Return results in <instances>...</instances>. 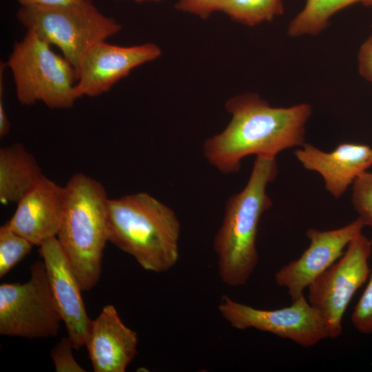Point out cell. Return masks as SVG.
Instances as JSON below:
<instances>
[{
    "mask_svg": "<svg viewBox=\"0 0 372 372\" xmlns=\"http://www.w3.org/2000/svg\"><path fill=\"white\" fill-rule=\"evenodd\" d=\"M6 65L12 73L17 97L23 105L41 101L52 109H68L79 99L76 69L31 30L14 43Z\"/></svg>",
    "mask_w": 372,
    "mask_h": 372,
    "instance_id": "obj_5",
    "label": "cell"
},
{
    "mask_svg": "<svg viewBox=\"0 0 372 372\" xmlns=\"http://www.w3.org/2000/svg\"><path fill=\"white\" fill-rule=\"evenodd\" d=\"M227 0H178L175 8L180 11L207 19L215 11H221Z\"/></svg>",
    "mask_w": 372,
    "mask_h": 372,
    "instance_id": "obj_23",
    "label": "cell"
},
{
    "mask_svg": "<svg viewBox=\"0 0 372 372\" xmlns=\"http://www.w3.org/2000/svg\"><path fill=\"white\" fill-rule=\"evenodd\" d=\"M39 254L45 265L50 287L73 347L85 346L92 320L82 298V288L56 237L43 242Z\"/></svg>",
    "mask_w": 372,
    "mask_h": 372,
    "instance_id": "obj_12",
    "label": "cell"
},
{
    "mask_svg": "<svg viewBox=\"0 0 372 372\" xmlns=\"http://www.w3.org/2000/svg\"><path fill=\"white\" fill-rule=\"evenodd\" d=\"M2 81V78H0V136L4 137L9 133L11 125L5 110L3 101H2V92L3 91L2 90L3 87Z\"/></svg>",
    "mask_w": 372,
    "mask_h": 372,
    "instance_id": "obj_26",
    "label": "cell"
},
{
    "mask_svg": "<svg viewBox=\"0 0 372 372\" xmlns=\"http://www.w3.org/2000/svg\"><path fill=\"white\" fill-rule=\"evenodd\" d=\"M358 68L360 76L372 83V34L363 42L359 49Z\"/></svg>",
    "mask_w": 372,
    "mask_h": 372,
    "instance_id": "obj_24",
    "label": "cell"
},
{
    "mask_svg": "<svg viewBox=\"0 0 372 372\" xmlns=\"http://www.w3.org/2000/svg\"><path fill=\"white\" fill-rule=\"evenodd\" d=\"M221 11L247 26L271 21L283 14L282 0H227Z\"/></svg>",
    "mask_w": 372,
    "mask_h": 372,
    "instance_id": "obj_18",
    "label": "cell"
},
{
    "mask_svg": "<svg viewBox=\"0 0 372 372\" xmlns=\"http://www.w3.org/2000/svg\"><path fill=\"white\" fill-rule=\"evenodd\" d=\"M277 174L275 157L257 156L244 188L226 202L223 221L214 239V249L220 278L229 287L245 285L257 267L259 222L272 206L267 187Z\"/></svg>",
    "mask_w": 372,
    "mask_h": 372,
    "instance_id": "obj_2",
    "label": "cell"
},
{
    "mask_svg": "<svg viewBox=\"0 0 372 372\" xmlns=\"http://www.w3.org/2000/svg\"><path fill=\"white\" fill-rule=\"evenodd\" d=\"M355 3L372 7V0H306L302 10L289 23L288 34L317 35L326 28L333 15Z\"/></svg>",
    "mask_w": 372,
    "mask_h": 372,
    "instance_id": "obj_17",
    "label": "cell"
},
{
    "mask_svg": "<svg viewBox=\"0 0 372 372\" xmlns=\"http://www.w3.org/2000/svg\"><path fill=\"white\" fill-rule=\"evenodd\" d=\"M138 3H143V2H147V1H157L160 0H135Z\"/></svg>",
    "mask_w": 372,
    "mask_h": 372,
    "instance_id": "obj_27",
    "label": "cell"
},
{
    "mask_svg": "<svg viewBox=\"0 0 372 372\" xmlns=\"http://www.w3.org/2000/svg\"><path fill=\"white\" fill-rule=\"evenodd\" d=\"M286 307L276 309H258L237 302L224 295L218 310L234 329H254L288 339L310 348L329 338V332L322 317L302 294Z\"/></svg>",
    "mask_w": 372,
    "mask_h": 372,
    "instance_id": "obj_9",
    "label": "cell"
},
{
    "mask_svg": "<svg viewBox=\"0 0 372 372\" xmlns=\"http://www.w3.org/2000/svg\"><path fill=\"white\" fill-rule=\"evenodd\" d=\"M351 200L358 217L372 227V172L366 171L354 181Z\"/></svg>",
    "mask_w": 372,
    "mask_h": 372,
    "instance_id": "obj_20",
    "label": "cell"
},
{
    "mask_svg": "<svg viewBox=\"0 0 372 372\" xmlns=\"http://www.w3.org/2000/svg\"><path fill=\"white\" fill-rule=\"evenodd\" d=\"M17 17L28 30L58 47L76 73L87 52L122 28L113 18L101 13L92 0L65 6H21Z\"/></svg>",
    "mask_w": 372,
    "mask_h": 372,
    "instance_id": "obj_6",
    "label": "cell"
},
{
    "mask_svg": "<svg viewBox=\"0 0 372 372\" xmlns=\"http://www.w3.org/2000/svg\"><path fill=\"white\" fill-rule=\"evenodd\" d=\"M65 186L43 175L17 203V209L7 222L14 231L34 245L56 237L64 210Z\"/></svg>",
    "mask_w": 372,
    "mask_h": 372,
    "instance_id": "obj_13",
    "label": "cell"
},
{
    "mask_svg": "<svg viewBox=\"0 0 372 372\" xmlns=\"http://www.w3.org/2000/svg\"><path fill=\"white\" fill-rule=\"evenodd\" d=\"M293 154L306 169L320 174L326 190L335 198L372 165V147L364 144L344 143L324 152L304 143Z\"/></svg>",
    "mask_w": 372,
    "mask_h": 372,
    "instance_id": "obj_14",
    "label": "cell"
},
{
    "mask_svg": "<svg viewBox=\"0 0 372 372\" xmlns=\"http://www.w3.org/2000/svg\"><path fill=\"white\" fill-rule=\"evenodd\" d=\"M366 226L358 217L340 228L329 230L308 229L309 247L299 258L281 267L275 273V282L287 290L292 300L304 294L312 282L342 255L349 242Z\"/></svg>",
    "mask_w": 372,
    "mask_h": 372,
    "instance_id": "obj_10",
    "label": "cell"
},
{
    "mask_svg": "<svg viewBox=\"0 0 372 372\" xmlns=\"http://www.w3.org/2000/svg\"><path fill=\"white\" fill-rule=\"evenodd\" d=\"M161 49L154 43L123 47L101 41L85 55L77 70L79 98L98 96L108 92L136 67L157 59Z\"/></svg>",
    "mask_w": 372,
    "mask_h": 372,
    "instance_id": "obj_11",
    "label": "cell"
},
{
    "mask_svg": "<svg viewBox=\"0 0 372 372\" xmlns=\"http://www.w3.org/2000/svg\"><path fill=\"white\" fill-rule=\"evenodd\" d=\"M372 242L362 233L308 287V301L324 319L330 338L342 332V318L356 291L369 279Z\"/></svg>",
    "mask_w": 372,
    "mask_h": 372,
    "instance_id": "obj_8",
    "label": "cell"
},
{
    "mask_svg": "<svg viewBox=\"0 0 372 372\" xmlns=\"http://www.w3.org/2000/svg\"><path fill=\"white\" fill-rule=\"evenodd\" d=\"M44 174L22 143L0 149V200L17 203Z\"/></svg>",
    "mask_w": 372,
    "mask_h": 372,
    "instance_id": "obj_16",
    "label": "cell"
},
{
    "mask_svg": "<svg viewBox=\"0 0 372 372\" xmlns=\"http://www.w3.org/2000/svg\"><path fill=\"white\" fill-rule=\"evenodd\" d=\"M108 240L145 270L169 271L179 258L180 220L169 207L146 192L110 198Z\"/></svg>",
    "mask_w": 372,
    "mask_h": 372,
    "instance_id": "obj_3",
    "label": "cell"
},
{
    "mask_svg": "<svg viewBox=\"0 0 372 372\" xmlns=\"http://www.w3.org/2000/svg\"><path fill=\"white\" fill-rule=\"evenodd\" d=\"M231 118L220 133L207 138L203 154L223 174L237 172L250 155L275 157L304 145L306 124L311 115L308 103L275 107L256 93H245L225 103Z\"/></svg>",
    "mask_w": 372,
    "mask_h": 372,
    "instance_id": "obj_1",
    "label": "cell"
},
{
    "mask_svg": "<svg viewBox=\"0 0 372 372\" xmlns=\"http://www.w3.org/2000/svg\"><path fill=\"white\" fill-rule=\"evenodd\" d=\"M351 322L362 333L372 334V271L351 315Z\"/></svg>",
    "mask_w": 372,
    "mask_h": 372,
    "instance_id": "obj_21",
    "label": "cell"
},
{
    "mask_svg": "<svg viewBox=\"0 0 372 372\" xmlns=\"http://www.w3.org/2000/svg\"><path fill=\"white\" fill-rule=\"evenodd\" d=\"M65 200L56 238L83 291L98 283L103 251L108 240L110 198L103 185L82 173L72 175L65 185Z\"/></svg>",
    "mask_w": 372,
    "mask_h": 372,
    "instance_id": "obj_4",
    "label": "cell"
},
{
    "mask_svg": "<svg viewBox=\"0 0 372 372\" xmlns=\"http://www.w3.org/2000/svg\"><path fill=\"white\" fill-rule=\"evenodd\" d=\"M74 349L70 339L62 338L52 349L50 355L56 372H85L72 354Z\"/></svg>",
    "mask_w": 372,
    "mask_h": 372,
    "instance_id": "obj_22",
    "label": "cell"
},
{
    "mask_svg": "<svg viewBox=\"0 0 372 372\" xmlns=\"http://www.w3.org/2000/svg\"><path fill=\"white\" fill-rule=\"evenodd\" d=\"M371 242H372V240H371Z\"/></svg>",
    "mask_w": 372,
    "mask_h": 372,
    "instance_id": "obj_28",
    "label": "cell"
},
{
    "mask_svg": "<svg viewBox=\"0 0 372 372\" xmlns=\"http://www.w3.org/2000/svg\"><path fill=\"white\" fill-rule=\"evenodd\" d=\"M138 335L107 304L92 320L85 347L95 372H125L137 354Z\"/></svg>",
    "mask_w": 372,
    "mask_h": 372,
    "instance_id": "obj_15",
    "label": "cell"
},
{
    "mask_svg": "<svg viewBox=\"0 0 372 372\" xmlns=\"http://www.w3.org/2000/svg\"><path fill=\"white\" fill-rule=\"evenodd\" d=\"M24 283L0 285V334L29 339L55 337L62 321L43 261L30 267Z\"/></svg>",
    "mask_w": 372,
    "mask_h": 372,
    "instance_id": "obj_7",
    "label": "cell"
},
{
    "mask_svg": "<svg viewBox=\"0 0 372 372\" xmlns=\"http://www.w3.org/2000/svg\"><path fill=\"white\" fill-rule=\"evenodd\" d=\"M21 6H65L79 2L82 0H17Z\"/></svg>",
    "mask_w": 372,
    "mask_h": 372,
    "instance_id": "obj_25",
    "label": "cell"
},
{
    "mask_svg": "<svg viewBox=\"0 0 372 372\" xmlns=\"http://www.w3.org/2000/svg\"><path fill=\"white\" fill-rule=\"evenodd\" d=\"M33 244L6 223L0 227V278L4 277L31 251Z\"/></svg>",
    "mask_w": 372,
    "mask_h": 372,
    "instance_id": "obj_19",
    "label": "cell"
}]
</instances>
